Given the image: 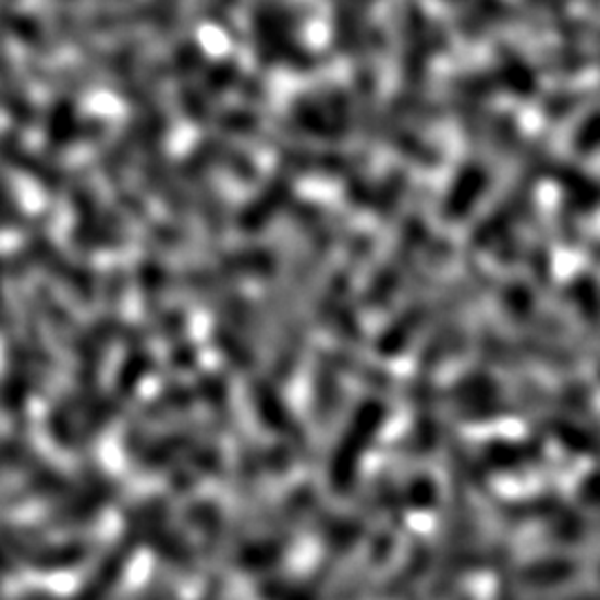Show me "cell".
<instances>
[{
	"mask_svg": "<svg viewBox=\"0 0 600 600\" xmlns=\"http://www.w3.org/2000/svg\"><path fill=\"white\" fill-rule=\"evenodd\" d=\"M576 574V563L574 561H563V559H552L538 563L527 570V580L531 583H542V585H556Z\"/></svg>",
	"mask_w": 600,
	"mask_h": 600,
	"instance_id": "cell-1",
	"label": "cell"
}]
</instances>
